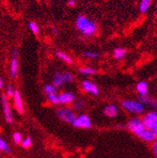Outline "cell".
<instances>
[{"label": "cell", "mask_w": 157, "mask_h": 158, "mask_svg": "<svg viewBox=\"0 0 157 158\" xmlns=\"http://www.w3.org/2000/svg\"><path fill=\"white\" fill-rule=\"evenodd\" d=\"M136 90L139 95H146L148 94V84L146 81H140L136 85Z\"/></svg>", "instance_id": "cell-15"}, {"label": "cell", "mask_w": 157, "mask_h": 158, "mask_svg": "<svg viewBox=\"0 0 157 158\" xmlns=\"http://www.w3.org/2000/svg\"><path fill=\"white\" fill-rule=\"evenodd\" d=\"M72 125L77 128L89 129L91 126V122L87 115H80L78 118H75V120L72 123Z\"/></svg>", "instance_id": "cell-5"}, {"label": "cell", "mask_w": 157, "mask_h": 158, "mask_svg": "<svg viewBox=\"0 0 157 158\" xmlns=\"http://www.w3.org/2000/svg\"><path fill=\"white\" fill-rule=\"evenodd\" d=\"M104 113L105 116L107 117H110V118H114L118 115V113H119V109H118V107L114 105H110V106H107L105 107L104 109Z\"/></svg>", "instance_id": "cell-13"}, {"label": "cell", "mask_w": 157, "mask_h": 158, "mask_svg": "<svg viewBox=\"0 0 157 158\" xmlns=\"http://www.w3.org/2000/svg\"><path fill=\"white\" fill-rule=\"evenodd\" d=\"M139 101L141 104H145L149 106H156V102L154 100H152V98L149 97L148 94L146 95H139Z\"/></svg>", "instance_id": "cell-14"}, {"label": "cell", "mask_w": 157, "mask_h": 158, "mask_svg": "<svg viewBox=\"0 0 157 158\" xmlns=\"http://www.w3.org/2000/svg\"><path fill=\"white\" fill-rule=\"evenodd\" d=\"M83 55H84L86 57H88V58H92V59H94V58H98V57H99V55H98L96 52L86 51V52H84V53H83Z\"/></svg>", "instance_id": "cell-24"}, {"label": "cell", "mask_w": 157, "mask_h": 158, "mask_svg": "<svg viewBox=\"0 0 157 158\" xmlns=\"http://www.w3.org/2000/svg\"><path fill=\"white\" fill-rule=\"evenodd\" d=\"M75 4H76L75 0H69V1H68V5L70 7H73V6H75Z\"/></svg>", "instance_id": "cell-31"}, {"label": "cell", "mask_w": 157, "mask_h": 158, "mask_svg": "<svg viewBox=\"0 0 157 158\" xmlns=\"http://www.w3.org/2000/svg\"><path fill=\"white\" fill-rule=\"evenodd\" d=\"M62 79H63V82H65V83H71L73 80V76H72V74H71L69 73H62Z\"/></svg>", "instance_id": "cell-23"}, {"label": "cell", "mask_w": 157, "mask_h": 158, "mask_svg": "<svg viewBox=\"0 0 157 158\" xmlns=\"http://www.w3.org/2000/svg\"><path fill=\"white\" fill-rule=\"evenodd\" d=\"M80 73L85 74V75H91V74L96 73V71H95L93 68H90V67H85V68L80 69Z\"/></svg>", "instance_id": "cell-20"}, {"label": "cell", "mask_w": 157, "mask_h": 158, "mask_svg": "<svg viewBox=\"0 0 157 158\" xmlns=\"http://www.w3.org/2000/svg\"><path fill=\"white\" fill-rule=\"evenodd\" d=\"M13 89H12V87L11 86H8V88H7V94H8V96L9 97H12L13 96Z\"/></svg>", "instance_id": "cell-30"}, {"label": "cell", "mask_w": 157, "mask_h": 158, "mask_svg": "<svg viewBox=\"0 0 157 158\" xmlns=\"http://www.w3.org/2000/svg\"><path fill=\"white\" fill-rule=\"evenodd\" d=\"M2 106H3V111H4V115L6 118V121L10 123H12V117H11V112H10V108L7 100V97L5 95H2Z\"/></svg>", "instance_id": "cell-7"}, {"label": "cell", "mask_w": 157, "mask_h": 158, "mask_svg": "<svg viewBox=\"0 0 157 158\" xmlns=\"http://www.w3.org/2000/svg\"><path fill=\"white\" fill-rule=\"evenodd\" d=\"M48 100L53 104V105H57L60 104V101H58V96L56 93H52V94H48Z\"/></svg>", "instance_id": "cell-22"}, {"label": "cell", "mask_w": 157, "mask_h": 158, "mask_svg": "<svg viewBox=\"0 0 157 158\" xmlns=\"http://www.w3.org/2000/svg\"><path fill=\"white\" fill-rule=\"evenodd\" d=\"M13 140L15 143H20L22 141V135L20 133H15L13 135Z\"/></svg>", "instance_id": "cell-28"}, {"label": "cell", "mask_w": 157, "mask_h": 158, "mask_svg": "<svg viewBox=\"0 0 157 158\" xmlns=\"http://www.w3.org/2000/svg\"><path fill=\"white\" fill-rule=\"evenodd\" d=\"M125 54H126V51L123 48H116L114 50V57L116 59H121V58H122L125 56Z\"/></svg>", "instance_id": "cell-18"}, {"label": "cell", "mask_w": 157, "mask_h": 158, "mask_svg": "<svg viewBox=\"0 0 157 158\" xmlns=\"http://www.w3.org/2000/svg\"><path fill=\"white\" fill-rule=\"evenodd\" d=\"M153 153L155 156L157 155V143L156 142H154V144H153Z\"/></svg>", "instance_id": "cell-32"}, {"label": "cell", "mask_w": 157, "mask_h": 158, "mask_svg": "<svg viewBox=\"0 0 157 158\" xmlns=\"http://www.w3.org/2000/svg\"><path fill=\"white\" fill-rule=\"evenodd\" d=\"M76 27L86 36H90L96 31V25L84 15H80L76 18Z\"/></svg>", "instance_id": "cell-1"}, {"label": "cell", "mask_w": 157, "mask_h": 158, "mask_svg": "<svg viewBox=\"0 0 157 158\" xmlns=\"http://www.w3.org/2000/svg\"><path fill=\"white\" fill-rule=\"evenodd\" d=\"M4 86V81H3V79L0 77V89H2Z\"/></svg>", "instance_id": "cell-33"}, {"label": "cell", "mask_w": 157, "mask_h": 158, "mask_svg": "<svg viewBox=\"0 0 157 158\" xmlns=\"http://www.w3.org/2000/svg\"><path fill=\"white\" fill-rule=\"evenodd\" d=\"M57 116L60 117V118H61L62 121L69 123H72L73 121L75 120V115L74 113L67 108H60L57 110Z\"/></svg>", "instance_id": "cell-6"}, {"label": "cell", "mask_w": 157, "mask_h": 158, "mask_svg": "<svg viewBox=\"0 0 157 158\" xmlns=\"http://www.w3.org/2000/svg\"><path fill=\"white\" fill-rule=\"evenodd\" d=\"M32 142H31V138L30 137H26L25 139L22 141V145L24 148H29L31 146Z\"/></svg>", "instance_id": "cell-27"}, {"label": "cell", "mask_w": 157, "mask_h": 158, "mask_svg": "<svg viewBox=\"0 0 157 158\" xmlns=\"http://www.w3.org/2000/svg\"><path fill=\"white\" fill-rule=\"evenodd\" d=\"M1 151H5L7 152H10V147L8 146V144L2 139V138H0V152Z\"/></svg>", "instance_id": "cell-25"}, {"label": "cell", "mask_w": 157, "mask_h": 158, "mask_svg": "<svg viewBox=\"0 0 157 158\" xmlns=\"http://www.w3.org/2000/svg\"><path fill=\"white\" fill-rule=\"evenodd\" d=\"M62 83H63L62 74L56 73L54 76V79H53V86L55 88H60L62 85Z\"/></svg>", "instance_id": "cell-16"}, {"label": "cell", "mask_w": 157, "mask_h": 158, "mask_svg": "<svg viewBox=\"0 0 157 158\" xmlns=\"http://www.w3.org/2000/svg\"><path fill=\"white\" fill-rule=\"evenodd\" d=\"M127 128L130 129L133 133H134L136 135H140L145 130V126L142 123V121H140L139 118H131V120L129 121L128 124H127Z\"/></svg>", "instance_id": "cell-4"}, {"label": "cell", "mask_w": 157, "mask_h": 158, "mask_svg": "<svg viewBox=\"0 0 157 158\" xmlns=\"http://www.w3.org/2000/svg\"><path fill=\"white\" fill-rule=\"evenodd\" d=\"M56 56L60 57V59H62V60H64L65 62H67V63H72V58L68 55H66V54H64V53H62L60 51H57L56 52Z\"/></svg>", "instance_id": "cell-19"}, {"label": "cell", "mask_w": 157, "mask_h": 158, "mask_svg": "<svg viewBox=\"0 0 157 158\" xmlns=\"http://www.w3.org/2000/svg\"><path fill=\"white\" fill-rule=\"evenodd\" d=\"M28 28L32 31V33H34L36 35L40 33V29H39V27L34 22H29L28 23Z\"/></svg>", "instance_id": "cell-21"}, {"label": "cell", "mask_w": 157, "mask_h": 158, "mask_svg": "<svg viewBox=\"0 0 157 158\" xmlns=\"http://www.w3.org/2000/svg\"><path fill=\"white\" fill-rule=\"evenodd\" d=\"M17 56H18V52L16 50H14L13 52V56L10 62V74L12 77H15L18 72V61H17Z\"/></svg>", "instance_id": "cell-12"}, {"label": "cell", "mask_w": 157, "mask_h": 158, "mask_svg": "<svg viewBox=\"0 0 157 158\" xmlns=\"http://www.w3.org/2000/svg\"><path fill=\"white\" fill-rule=\"evenodd\" d=\"M13 97H14V104H15V107H16L17 111L19 113H23L24 112V106H23V103H22V99H21L20 93H19L18 90L14 91Z\"/></svg>", "instance_id": "cell-10"}, {"label": "cell", "mask_w": 157, "mask_h": 158, "mask_svg": "<svg viewBox=\"0 0 157 158\" xmlns=\"http://www.w3.org/2000/svg\"><path fill=\"white\" fill-rule=\"evenodd\" d=\"M83 102L81 101V100H77L75 103H74V109L75 110H77V111H79V110H81V108L83 107Z\"/></svg>", "instance_id": "cell-29"}, {"label": "cell", "mask_w": 157, "mask_h": 158, "mask_svg": "<svg viewBox=\"0 0 157 158\" xmlns=\"http://www.w3.org/2000/svg\"><path fill=\"white\" fill-rule=\"evenodd\" d=\"M145 128L152 132H157V114L155 111L148 113L142 121Z\"/></svg>", "instance_id": "cell-3"}, {"label": "cell", "mask_w": 157, "mask_h": 158, "mask_svg": "<svg viewBox=\"0 0 157 158\" xmlns=\"http://www.w3.org/2000/svg\"><path fill=\"white\" fill-rule=\"evenodd\" d=\"M82 88L85 91L87 92H89L93 95H97L98 93H99V89H98V88L96 87V85L89 80H85L83 81L82 83Z\"/></svg>", "instance_id": "cell-8"}, {"label": "cell", "mask_w": 157, "mask_h": 158, "mask_svg": "<svg viewBox=\"0 0 157 158\" xmlns=\"http://www.w3.org/2000/svg\"><path fill=\"white\" fill-rule=\"evenodd\" d=\"M44 91L47 95L52 94V93H56V89H55V87L53 85H46L44 87Z\"/></svg>", "instance_id": "cell-26"}, {"label": "cell", "mask_w": 157, "mask_h": 158, "mask_svg": "<svg viewBox=\"0 0 157 158\" xmlns=\"http://www.w3.org/2000/svg\"><path fill=\"white\" fill-rule=\"evenodd\" d=\"M74 94L72 92H65L62 93L61 95L58 96V101H60V104H69L72 103L74 100Z\"/></svg>", "instance_id": "cell-11"}, {"label": "cell", "mask_w": 157, "mask_h": 158, "mask_svg": "<svg viewBox=\"0 0 157 158\" xmlns=\"http://www.w3.org/2000/svg\"><path fill=\"white\" fill-rule=\"evenodd\" d=\"M122 107L130 113L133 114H141L144 111V106L140 102L135 101H123L122 103Z\"/></svg>", "instance_id": "cell-2"}, {"label": "cell", "mask_w": 157, "mask_h": 158, "mask_svg": "<svg viewBox=\"0 0 157 158\" xmlns=\"http://www.w3.org/2000/svg\"><path fill=\"white\" fill-rule=\"evenodd\" d=\"M156 135H157V132H152L151 130H148L146 129L140 135L139 137H141L143 140L145 141H149V142H151V141H154L156 139Z\"/></svg>", "instance_id": "cell-9"}, {"label": "cell", "mask_w": 157, "mask_h": 158, "mask_svg": "<svg viewBox=\"0 0 157 158\" xmlns=\"http://www.w3.org/2000/svg\"><path fill=\"white\" fill-rule=\"evenodd\" d=\"M151 0H142L139 5V10L142 13L147 12V10H149V8L151 6Z\"/></svg>", "instance_id": "cell-17"}]
</instances>
